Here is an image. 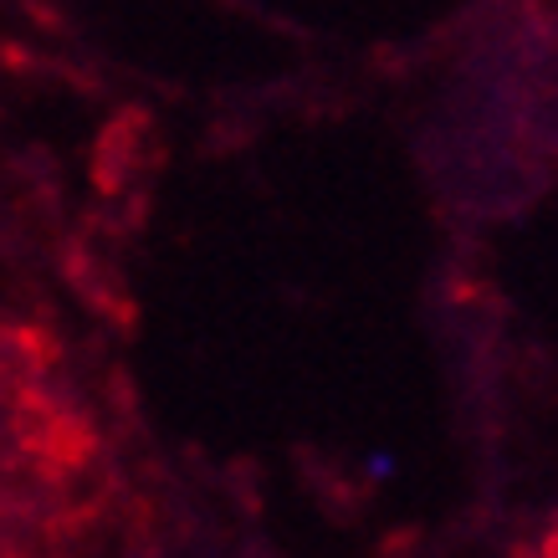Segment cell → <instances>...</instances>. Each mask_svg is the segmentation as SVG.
<instances>
[{"mask_svg":"<svg viewBox=\"0 0 558 558\" xmlns=\"http://www.w3.org/2000/svg\"><path fill=\"white\" fill-rule=\"evenodd\" d=\"M369 472L374 476H389V472H395V457H369Z\"/></svg>","mask_w":558,"mask_h":558,"instance_id":"cell-1","label":"cell"}]
</instances>
